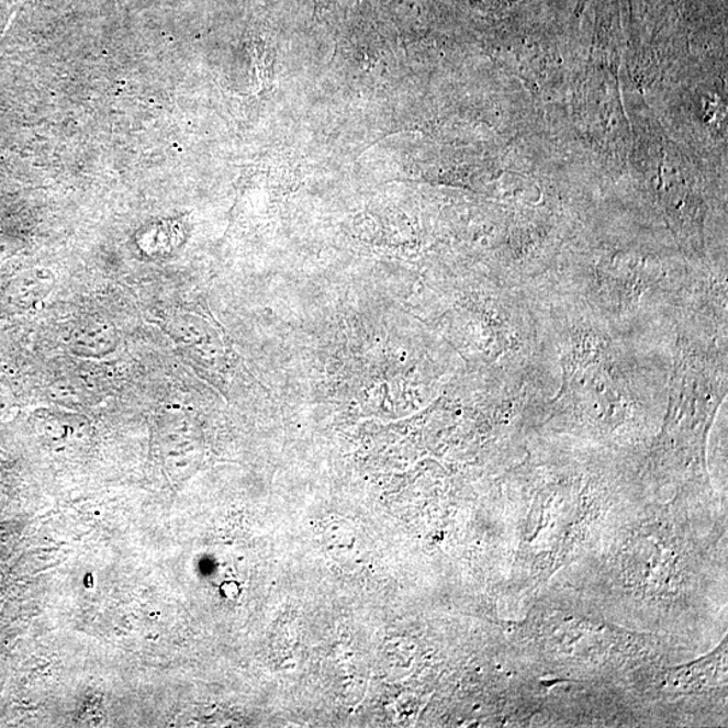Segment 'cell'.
Masks as SVG:
<instances>
[{
	"label": "cell",
	"mask_w": 728,
	"mask_h": 728,
	"mask_svg": "<svg viewBox=\"0 0 728 728\" xmlns=\"http://www.w3.org/2000/svg\"><path fill=\"white\" fill-rule=\"evenodd\" d=\"M179 243V226L170 222L154 223L141 231L137 245L146 257L164 258L170 256Z\"/></svg>",
	"instance_id": "obj_4"
},
{
	"label": "cell",
	"mask_w": 728,
	"mask_h": 728,
	"mask_svg": "<svg viewBox=\"0 0 728 728\" xmlns=\"http://www.w3.org/2000/svg\"><path fill=\"white\" fill-rule=\"evenodd\" d=\"M9 406V396L4 390L0 389V414H2Z\"/></svg>",
	"instance_id": "obj_6"
},
{
	"label": "cell",
	"mask_w": 728,
	"mask_h": 728,
	"mask_svg": "<svg viewBox=\"0 0 728 728\" xmlns=\"http://www.w3.org/2000/svg\"><path fill=\"white\" fill-rule=\"evenodd\" d=\"M63 341L76 357L103 359L116 351L120 334L103 318H82L65 331Z\"/></svg>",
	"instance_id": "obj_2"
},
{
	"label": "cell",
	"mask_w": 728,
	"mask_h": 728,
	"mask_svg": "<svg viewBox=\"0 0 728 728\" xmlns=\"http://www.w3.org/2000/svg\"><path fill=\"white\" fill-rule=\"evenodd\" d=\"M325 538L329 547H351L354 535L346 523H333L325 530Z\"/></svg>",
	"instance_id": "obj_5"
},
{
	"label": "cell",
	"mask_w": 728,
	"mask_h": 728,
	"mask_svg": "<svg viewBox=\"0 0 728 728\" xmlns=\"http://www.w3.org/2000/svg\"><path fill=\"white\" fill-rule=\"evenodd\" d=\"M56 287L51 270L37 269L16 277L5 289L4 298L18 311H29L43 304Z\"/></svg>",
	"instance_id": "obj_3"
},
{
	"label": "cell",
	"mask_w": 728,
	"mask_h": 728,
	"mask_svg": "<svg viewBox=\"0 0 728 728\" xmlns=\"http://www.w3.org/2000/svg\"><path fill=\"white\" fill-rule=\"evenodd\" d=\"M158 432L165 469L175 481H182L188 477L194 455L191 426L180 413L168 410L159 418Z\"/></svg>",
	"instance_id": "obj_1"
},
{
	"label": "cell",
	"mask_w": 728,
	"mask_h": 728,
	"mask_svg": "<svg viewBox=\"0 0 728 728\" xmlns=\"http://www.w3.org/2000/svg\"><path fill=\"white\" fill-rule=\"evenodd\" d=\"M5 248H8V247H5V246L3 245V243H0V256H2V254H4Z\"/></svg>",
	"instance_id": "obj_7"
}]
</instances>
